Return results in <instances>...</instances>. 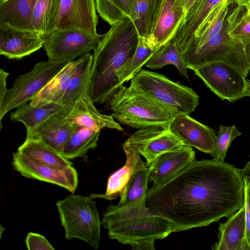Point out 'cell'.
<instances>
[{
  "label": "cell",
  "mask_w": 250,
  "mask_h": 250,
  "mask_svg": "<svg viewBox=\"0 0 250 250\" xmlns=\"http://www.w3.org/2000/svg\"><path fill=\"white\" fill-rule=\"evenodd\" d=\"M146 206L174 232L208 226L244 206L240 169L214 159L194 160L167 181L148 188Z\"/></svg>",
  "instance_id": "obj_1"
},
{
  "label": "cell",
  "mask_w": 250,
  "mask_h": 250,
  "mask_svg": "<svg viewBox=\"0 0 250 250\" xmlns=\"http://www.w3.org/2000/svg\"><path fill=\"white\" fill-rule=\"evenodd\" d=\"M110 26L93 54L89 94L94 104L108 103L124 85L119 74L131 59L138 42V33L128 16Z\"/></svg>",
  "instance_id": "obj_2"
},
{
  "label": "cell",
  "mask_w": 250,
  "mask_h": 250,
  "mask_svg": "<svg viewBox=\"0 0 250 250\" xmlns=\"http://www.w3.org/2000/svg\"><path fill=\"white\" fill-rule=\"evenodd\" d=\"M146 197L127 205L107 208L101 223L110 239L131 245L143 239H163L174 232L168 221L151 212Z\"/></svg>",
  "instance_id": "obj_3"
},
{
  "label": "cell",
  "mask_w": 250,
  "mask_h": 250,
  "mask_svg": "<svg viewBox=\"0 0 250 250\" xmlns=\"http://www.w3.org/2000/svg\"><path fill=\"white\" fill-rule=\"evenodd\" d=\"M111 115L121 124L141 129L159 126L170 128L179 114L148 95L123 86L108 102Z\"/></svg>",
  "instance_id": "obj_4"
},
{
  "label": "cell",
  "mask_w": 250,
  "mask_h": 250,
  "mask_svg": "<svg viewBox=\"0 0 250 250\" xmlns=\"http://www.w3.org/2000/svg\"><path fill=\"white\" fill-rule=\"evenodd\" d=\"M92 199L72 194L58 201L56 206L65 238L79 239L97 250L102 223L96 202Z\"/></svg>",
  "instance_id": "obj_5"
},
{
  "label": "cell",
  "mask_w": 250,
  "mask_h": 250,
  "mask_svg": "<svg viewBox=\"0 0 250 250\" xmlns=\"http://www.w3.org/2000/svg\"><path fill=\"white\" fill-rule=\"evenodd\" d=\"M130 81V87L179 114L189 115L199 104V96L191 88L175 83L163 74L142 69Z\"/></svg>",
  "instance_id": "obj_6"
},
{
  "label": "cell",
  "mask_w": 250,
  "mask_h": 250,
  "mask_svg": "<svg viewBox=\"0 0 250 250\" xmlns=\"http://www.w3.org/2000/svg\"><path fill=\"white\" fill-rule=\"evenodd\" d=\"M69 62L41 61L29 72L20 75L0 104V127L2 120L11 110L32 101L63 69Z\"/></svg>",
  "instance_id": "obj_7"
},
{
  "label": "cell",
  "mask_w": 250,
  "mask_h": 250,
  "mask_svg": "<svg viewBox=\"0 0 250 250\" xmlns=\"http://www.w3.org/2000/svg\"><path fill=\"white\" fill-rule=\"evenodd\" d=\"M193 71L212 92L223 100L234 102L245 96L246 77L231 65L212 62Z\"/></svg>",
  "instance_id": "obj_8"
},
{
  "label": "cell",
  "mask_w": 250,
  "mask_h": 250,
  "mask_svg": "<svg viewBox=\"0 0 250 250\" xmlns=\"http://www.w3.org/2000/svg\"><path fill=\"white\" fill-rule=\"evenodd\" d=\"M103 35H93L72 29H55L44 39L48 60L70 62L94 50Z\"/></svg>",
  "instance_id": "obj_9"
},
{
  "label": "cell",
  "mask_w": 250,
  "mask_h": 250,
  "mask_svg": "<svg viewBox=\"0 0 250 250\" xmlns=\"http://www.w3.org/2000/svg\"><path fill=\"white\" fill-rule=\"evenodd\" d=\"M12 165L22 176L56 185L74 193L78 185V175L72 166L59 169L42 164L19 151L13 153Z\"/></svg>",
  "instance_id": "obj_10"
},
{
  "label": "cell",
  "mask_w": 250,
  "mask_h": 250,
  "mask_svg": "<svg viewBox=\"0 0 250 250\" xmlns=\"http://www.w3.org/2000/svg\"><path fill=\"white\" fill-rule=\"evenodd\" d=\"M138 151L151 163L161 154L185 145L170 129L159 126L138 129L123 144Z\"/></svg>",
  "instance_id": "obj_11"
},
{
  "label": "cell",
  "mask_w": 250,
  "mask_h": 250,
  "mask_svg": "<svg viewBox=\"0 0 250 250\" xmlns=\"http://www.w3.org/2000/svg\"><path fill=\"white\" fill-rule=\"evenodd\" d=\"M97 12L96 0H61L55 30H77L98 35Z\"/></svg>",
  "instance_id": "obj_12"
},
{
  "label": "cell",
  "mask_w": 250,
  "mask_h": 250,
  "mask_svg": "<svg viewBox=\"0 0 250 250\" xmlns=\"http://www.w3.org/2000/svg\"><path fill=\"white\" fill-rule=\"evenodd\" d=\"M171 132L186 146L210 154L214 148L216 134L210 127L191 118L188 114L177 115L170 126Z\"/></svg>",
  "instance_id": "obj_13"
},
{
  "label": "cell",
  "mask_w": 250,
  "mask_h": 250,
  "mask_svg": "<svg viewBox=\"0 0 250 250\" xmlns=\"http://www.w3.org/2000/svg\"><path fill=\"white\" fill-rule=\"evenodd\" d=\"M196 160L192 147L183 145L167 151L147 165L149 182L157 186L167 181Z\"/></svg>",
  "instance_id": "obj_14"
},
{
  "label": "cell",
  "mask_w": 250,
  "mask_h": 250,
  "mask_svg": "<svg viewBox=\"0 0 250 250\" xmlns=\"http://www.w3.org/2000/svg\"><path fill=\"white\" fill-rule=\"evenodd\" d=\"M65 118L78 126L93 130L107 128L124 130L112 115L102 114L96 108L89 93L80 94L67 106Z\"/></svg>",
  "instance_id": "obj_15"
},
{
  "label": "cell",
  "mask_w": 250,
  "mask_h": 250,
  "mask_svg": "<svg viewBox=\"0 0 250 250\" xmlns=\"http://www.w3.org/2000/svg\"><path fill=\"white\" fill-rule=\"evenodd\" d=\"M44 39L37 32L0 27V54L9 59H21L43 46Z\"/></svg>",
  "instance_id": "obj_16"
},
{
  "label": "cell",
  "mask_w": 250,
  "mask_h": 250,
  "mask_svg": "<svg viewBox=\"0 0 250 250\" xmlns=\"http://www.w3.org/2000/svg\"><path fill=\"white\" fill-rule=\"evenodd\" d=\"M67 108L50 117L26 137L41 140L61 153L65 144L80 127L66 119Z\"/></svg>",
  "instance_id": "obj_17"
},
{
  "label": "cell",
  "mask_w": 250,
  "mask_h": 250,
  "mask_svg": "<svg viewBox=\"0 0 250 250\" xmlns=\"http://www.w3.org/2000/svg\"><path fill=\"white\" fill-rule=\"evenodd\" d=\"M219 223L218 241L211 246L212 250H250L248 241L245 216L242 207Z\"/></svg>",
  "instance_id": "obj_18"
},
{
  "label": "cell",
  "mask_w": 250,
  "mask_h": 250,
  "mask_svg": "<svg viewBox=\"0 0 250 250\" xmlns=\"http://www.w3.org/2000/svg\"><path fill=\"white\" fill-rule=\"evenodd\" d=\"M228 0H198L186 14L172 40L182 49L192 38L209 14Z\"/></svg>",
  "instance_id": "obj_19"
},
{
  "label": "cell",
  "mask_w": 250,
  "mask_h": 250,
  "mask_svg": "<svg viewBox=\"0 0 250 250\" xmlns=\"http://www.w3.org/2000/svg\"><path fill=\"white\" fill-rule=\"evenodd\" d=\"M37 0H0V27L31 31V16Z\"/></svg>",
  "instance_id": "obj_20"
},
{
  "label": "cell",
  "mask_w": 250,
  "mask_h": 250,
  "mask_svg": "<svg viewBox=\"0 0 250 250\" xmlns=\"http://www.w3.org/2000/svg\"><path fill=\"white\" fill-rule=\"evenodd\" d=\"M76 66L77 59L68 62L57 76L30 102L31 105L34 106L49 104L62 105L63 97L69 87Z\"/></svg>",
  "instance_id": "obj_21"
},
{
  "label": "cell",
  "mask_w": 250,
  "mask_h": 250,
  "mask_svg": "<svg viewBox=\"0 0 250 250\" xmlns=\"http://www.w3.org/2000/svg\"><path fill=\"white\" fill-rule=\"evenodd\" d=\"M17 151L42 164L57 169H63L72 166L73 163L70 160L38 139L26 137Z\"/></svg>",
  "instance_id": "obj_22"
},
{
  "label": "cell",
  "mask_w": 250,
  "mask_h": 250,
  "mask_svg": "<svg viewBox=\"0 0 250 250\" xmlns=\"http://www.w3.org/2000/svg\"><path fill=\"white\" fill-rule=\"evenodd\" d=\"M164 1L165 0H135L130 18L139 36L153 35Z\"/></svg>",
  "instance_id": "obj_23"
},
{
  "label": "cell",
  "mask_w": 250,
  "mask_h": 250,
  "mask_svg": "<svg viewBox=\"0 0 250 250\" xmlns=\"http://www.w3.org/2000/svg\"><path fill=\"white\" fill-rule=\"evenodd\" d=\"M67 106L56 104L34 106L29 102L17 108L10 114V117L13 122H21L24 124L27 135L31 134L50 117Z\"/></svg>",
  "instance_id": "obj_24"
},
{
  "label": "cell",
  "mask_w": 250,
  "mask_h": 250,
  "mask_svg": "<svg viewBox=\"0 0 250 250\" xmlns=\"http://www.w3.org/2000/svg\"><path fill=\"white\" fill-rule=\"evenodd\" d=\"M175 1V0H165L152 35L161 47L172 40L186 15L183 9L174 8Z\"/></svg>",
  "instance_id": "obj_25"
},
{
  "label": "cell",
  "mask_w": 250,
  "mask_h": 250,
  "mask_svg": "<svg viewBox=\"0 0 250 250\" xmlns=\"http://www.w3.org/2000/svg\"><path fill=\"white\" fill-rule=\"evenodd\" d=\"M123 149L126 156L124 166L114 171L109 177L105 193L92 194L89 196L90 198H101L112 200L121 197L124 194L130 177L133 163L140 153L136 150L125 145H123Z\"/></svg>",
  "instance_id": "obj_26"
},
{
  "label": "cell",
  "mask_w": 250,
  "mask_h": 250,
  "mask_svg": "<svg viewBox=\"0 0 250 250\" xmlns=\"http://www.w3.org/2000/svg\"><path fill=\"white\" fill-rule=\"evenodd\" d=\"M139 154L133 163L131 173L118 205H125L146 197L148 189L149 168Z\"/></svg>",
  "instance_id": "obj_27"
},
{
  "label": "cell",
  "mask_w": 250,
  "mask_h": 250,
  "mask_svg": "<svg viewBox=\"0 0 250 250\" xmlns=\"http://www.w3.org/2000/svg\"><path fill=\"white\" fill-rule=\"evenodd\" d=\"M93 54L88 53L77 59L76 70L73 74L62 104L71 105L80 94L90 92V72L93 62Z\"/></svg>",
  "instance_id": "obj_28"
},
{
  "label": "cell",
  "mask_w": 250,
  "mask_h": 250,
  "mask_svg": "<svg viewBox=\"0 0 250 250\" xmlns=\"http://www.w3.org/2000/svg\"><path fill=\"white\" fill-rule=\"evenodd\" d=\"M161 47L152 36L141 37L135 52L130 61L121 70L119 80L122 84L131 80L139 71L148 60Z\"/></svg>",
  "instance_id": "obj_29"
},
{
  "label": "cell",
  "mask_w": 250,
  "mask_h": 250,
  "mask_svg": "<svg viewBox=\"0 0 250 250\" xmlns=\"http://www.w3.org/2000/svg\"><path fill=\"white\" fill-rule=\"evenodd\" d=\"M61 0H38L33 9L31 31L45 37L55 29Z\"/></svg>",
  "instance_id": "obj_30"
},
{
  "label": "cell",
  "mask_w": 250,
  "mask_h": 250,
  "mask_svg": "<svg viewBox=\"0 0 250 250\" xmlns=\"http://www.w3.org/2000/svg\"><path fill=\"white\" fill-rule=\"evenodd\" d=\"M101 130L80 126L64 146L61 154L71 160L82 157L97 146Z\"/></svg>",
  "instance_id": "obj_31"
},
{
  "label": "cell",
  "mask_w": 250,
  "mask_h": 250,
  "mask_svg": "<svg viewBox=\"0 0 250 250\" xmlns=\"http://www.w3.org/2000/svg\"><path fill=\"white\" fill-rule=\"evenodd\" d=\"M168 64L174 65L181 74L188 79V68L181 49L173 40L170 41L153 54L144 66L154 69H161Z\"/></svg>",
  "instance_id": "obj_32"
},
{
  "label": "cell",
  "mask_w": 250,
  "mask_h": 250,
  "mask_svg": "<svg viewBox=\"0 0 250 250\" xmlns=\"http://www.w3.org/2000/svg\"><path fill=\"white\" fill-rule=\"evenodd\" d=\"M241 135L235 125H220L213 151L210 154L212 159L224 161L228 150L234 139Z\"/></svg>",
  "instance_id": "obj_33"
},
{
  "label": "cell",
  "mask_w": 250,
  "mask_h": 250,
  "mask_svg": "<svg viewBox=\"0 0 250 250\" xmlns=\"http://www.w3.org/2000/svg\"><path fill=\"white\" fill-rule=\"evenodd\" d=\"M240 8H236L227 17L228 34L233 39L250 38V19L239 15Z\"/></svg>",
  "instance_id": "obj_34"
},
{
  "label": "cell",
  "mask_w": 250,
  "mask_h": 250,
  "mask_svg": "<svg viewBox=\"0 0 250 250\" xmlns=\"http://www.w3.org/2000/svg\"><path fill=\"white\" fill-rule=\"evenodd\" d=\"M96 3L99 15L110 25L121 20L125 15L114 0H96Z\"/></svg>",
  "instance_id": "obj_35"
},
{
  "label": "cell",
  "mask_w": 250,
  "mask_h": 250,
  "mask_svg": "<svg viewBox=\"0 0 250 250\" xmlns=\"http://www.w3.org/2000/svg\"><path fill=\"white\" fill-rule=\"evenodd\" d=\"M25 244L29 250H54V248L43 235L29 232L25 239Z\"/></svg>",
  "instance_id": "obj_36"
},
{
  "label": "cell",
  "mask_w": 250,
  "mask_h": 250,
  "mask_svg": "<svg viewBox=\"0 0 250 250\" xmlns=\"http://www.w3.org/2000/svg\"><path fill=\"white\" fill-rule=\"evenodd\" d=\"M245 182V216L247 237L250 246V177H244Z\"/></svg>",
  "instance_id": "obj_37"
},
{
  "label": "cell",
  "mask_w": 250,
  "mask_h": 250,
  "mask_svg": "<svg viewBox=\"0 0 250 250\" xmlns=\"http://www.w3.org/2000/svg\"><path fill=\"white\" fill-rule=\"evenodd\" d=\"M155 239L152 238L140 240L130 245L134 250H154Z\"/></svg>",
  "instance_id": "obj_38"
},
{
  "label": "cell",
  "mask_w": 250,
  "mask_h": 250,
  "mask_svg": "<svg viewBox=\"0 0 250 250\" xmlns=\"http://www.w3.org/2000/svg\"><path fill=\"white\" fill-rule=\"evenodd\" d=\"M116 6L125 15L130 17L135 0H114Z\"/></svg>",
  "instance_id": "obj_39"
},
{
  "label": "cell",
  "mask_w": 250,
  "mask_h": 250,
  "mask_svg": "<svg viewBox=\"0 0 250 250\" xmlns=\"http://www.w3.org/2000/svg\"><path fill=\"white\" fill-rule=\"evenodd\" d=\"M9 73L3 69H0V104L3 101L8 89L6 87V79Z\"/></svg>",
  "instance_id": "obj_40"
},
{
  "label": "cell",
  "mask_w": 250,
  "mask_h": 250,
  "mask_svg": "<svg viewBox=\"0 0 250 250\" xmlns=\"http://www.w3.org/2000/svg\"><path fill=\"white\" fill-rule=\"evenodd\" d=\"M198 0H175L174 8L183 9L186 14Z\"/></svg>",
  "instance_id": "obj_41"
},
{
  "label": "cell",
  "mask_w": 250,
  "mask_h": 250,
  "mask_svg": "<svg viewBox=\"0 0 250 250\" xmlns=\"http://www.w3.org/2000/svg\"><path fill=\"white\" fill-rule=\"evenodd\" d=\"M242 42L245 55L250 65V38L240 40Z\"/></svg>",
  "instance_id": "obj_42"
},
{
  "label": "cell",
  "mask_w": 250,
  "mask_h": 250,
  "mask_svg": "<svg viewBox=\"0 0 250 250\" xmlns=\"http://www.w3.org/2000/svg\"><path fill=\"white\" fill-rule=\"evenodd\" d=\"M240 171L243 178L246 176L250 177V156L249 161L242 169H240Z\"/></svg>",
  "instance_id": "obj_43"
},
{
  "label": "cell",
  "mask_w": 250,
  "mask_h": 250,
  "mask_svg": "<svg viewBox=\"0 0 250 250\" xmlns=\"http://www.w3.org/2000/svg\"><path fill=\"white\" fill-rule=\"evenodd\" d=\"M233 3L248 9L250 8V0H234Z\"/></svg>",
  "instance_id": "obj_44"
},
{
  "label": "cell",
  "mask_w": 250,
  "mask_h": 250,
  "mask_svg": "<svg viewBox=\"0 0 250 250\" xmlns=\"http://www.w3.org/2000/svg\"><path fill=\"white\" fill-rule=\"evenodd\" d=\"M245 96L250 97V80L247 81V87L246 90Z\"/></svg>",
  "instance_id": "obj_45"
},
{
  "label": "cell",
  "mask_w": 250,
  "mask_h": 250,
  "mask_svg": "<svg viewBox=\"0 0 250 250\" xmlns=\"http://www.w3.org/2000/svg\"><path fill=\"white\" fill-rule=\"evenodd\" d=\"M242 15L245 18L250 19V8L246 9V11L244 12Z\"/></svg>",
  "instance_id": "obj_46"
},
{
  "label": "cell",
  "mask_w": 250,
  "mask_h": 250,
  "mask_svg": "<svg viewBox=\"0 0 250 250\" xmlns=\"http://www.w3.org/2000/svg\"><path fill=\"white\" fill-rule=\"evenodd\" d=\"M234 0H228V3L229 4L233 3Z\"/></svg>",
  "instance_id": "obj_47"
}]
</instances>
